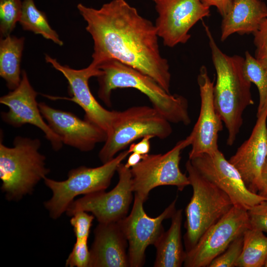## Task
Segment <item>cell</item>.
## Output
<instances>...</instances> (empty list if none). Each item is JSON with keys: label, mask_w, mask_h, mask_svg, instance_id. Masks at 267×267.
<instances>
[{"label": "cell", "mask_w": 267, "mask_h": 267, "mask_svg": "<svg viewBox=\"0 0 267 267\" xmlns=\"http://www.w3.org/2000/svg\"><path fill=\"white\" fill-rule=\"evenodd\" d=\"M93 42L91 64L115 59L146 74L170 92L171 74L161 54L155 24L126 0H112L100 8L77 5Z\"/></svg>", "instance_id": "obj_1"}, {"label": "cell", "mask_w": 267, "mask_h": 267, "mask_svg": "<svg viewBox=\"0 0 267 267\" xmlns=\"http://www.w3.org/2000/svg\"><path fill=\"white\" fill-rule=\"evenodd\" d=\"M203 25L216 72L214 87L215 105L227 130L226 143L231 146L242 125L244 111L254 104L251 92L252 83L244 74V57L223 53L217 44L209 27L204 22Z\"/></svg>", "instance_id": "obj_2"}, {"label": "cell", "mask_w": 267, "mask_h": 267, "mask_svg": "<svg viewBox=\"0 0 267 267\" xmlns=\"http://www.w3.org/2000/svg\"><path fill=\"white\" fill-rule=\"evenodd\" d=\"M102 71L97 77L98 97L107 106L112 105L113 90L133 88L145 95L157 110L170 123L188 125L191 123L188 103L184 96L166 91L155 80L121 62L110 59L100 64Z\"/></svg>", "instance_id": "obj_3"}, {"label": "cell", "mask_w": 267, "mask_h": 267, "mask_svg": "<svg viewBox=\"0 0 267 267\" xmlns=\"http://www.w3.org/2000/svg\"><path fill=\"white\" fill-rule=\"evenodd\" d=\"M2 141L1 138V190L8 200L18 201L32 193L50 170L45 167V157L39 151V139L17 136L12 147L5 146Z\"/></svg>", "instance_id": "obj_4"}, {"label": "cell", "mask_w": 267, "mask_h": 267, "mask_svg": "<svg viewBox=\"0 0 267 267\" xmlns=\"http://www.w3.org/2000/svg\"><path fill=\"white\" fill-rule=\"evenodd\" d=\"M192 195L185 208V251L191 250L202 235L233 206L222 190L207 179L188 160L185 164Z\"/></svg>", "instance_id": "obj_5"}, {"label": "cell", "mask_w": 267, "mask_h": 267, "mask_svg": "<svg viewBox=\"0 0 267 267\" xmlns=\"http://www.w3.org/2000/svg\"><path fill=\"white\" fill-rule=\"evenodd\" d=\"M124 150L102 165L89 168L82 166L69 171L65 180L57 181L46 177L44 181L52 191L51 198L44 206L53 219L59 218L80 195L103 191L109 186L119 165L129 155Z\"/></svg>", "instance_id": "obj_6"}, {"label": "cell", "mask_w": 267, "mask_h": 267, "mask_svg": "<svg viewBox=\"0 0 267 267\" xmlns=\"http://www.w3.org/2000/svg\"><path fill=\"white\" fill-rule=\"evenodd\" d=\"M170 122L153 107L135 106L118 111L111 130L98 153L102 164L136 139L151 135L160 139L172 133Z\"/></svg>", "instance_id": "obj_7"}, {"label": "cell", "mask_w": 267, "mask_h": 267, "mask_svg": "<svg viewBox=\"0 0 267 267\" xmlns=\"http://www.w3.org/2000/svg\"><path fill=\"white\" fill-rule=\"evenodd\" d=\"M190 145L187 136L165 153L143 155L141 160L130 169L134 193L145 202L150 191L156 187L172 185L182 191L190 185L188 176L180 170L179 162L182 150Z\"/></svg>", "instance_id": "obj_8"}, {"label": "cell", "mask_w": 267, "mask_h": 267, "mask_svg": "<svg viewBox=\"0 0 267 267\" xmlns=\"http://www.w3.org/2000/svg\"><path fill=\"white\" fill-rule=\"evenodd\" d=\"M250 228L247 210L233 206L186 252L185 267H207L237 237Z\"/></svg>", "instance_id": "obj_9"}, {"label": "cell", "mask_w": 267, "mask_h": 267, "mask_svg": "<svg viewBox=\"0 0 267 267\" xmlns=\"http://www.w3.org/2000/svg\"><path fill=\"white\" fill-rule=\"evenodd\" d=\"M177 197L158 216H148L143 208L145 202L134 194L133 206L130 214L118 222L128 243L130 267H141L145 262V251L154 245L164 232L163 221L171 218L176 209Z\"/></svg>", "instance_id": "obj_10"}, {"label": "cell", "mask_w": 267, "mask_h": 267, "mask_svg": "<svg viewBox=\"0 0 267 267\" xmlns=\"http://www.w3.org/2000/svg\"><path fill=\"white\" fill-rule=\"evenodd\" d=\"M158 16L155 26L165 46L185 44L189 31L200 20L210 15V7L200 0H152Z\"/></svg>", "instance_id": "obj_11"}, {"label": "cell", "mask_w": 267, "mask_h": 267, "mask_svg": "<svg viewBox=\"0 0 267 267\" xmlns=\"http://www.w3.org/2000/svg\"><path fill=\"white\" fill-rule=\"evenodd\" d=\"M45 60L57 71L61 72L68 83L70 97L44 96L52 99H66L80 106L85 112L84 119L97 125L108 135L110 133L118 111L109 110L102 106L91 93L89 85V80L101 75L102 71L91 63L86 68L74 69L67 65L60 64L56 59L47 54Z\"/></svg>", "instance_id": "obj_12"}, {"label": "cell", "mask_w": 267, "mask_h": 267, "mask_svg": "<svg viewBox=\"0 0 267 267\" xmlns=\"http://www.w3.org/2000/svg\"><path fill=\"white\" fill-rule=\"evenodd\" d=\"M119 181L109 192L105 190L85 195L74 200L66 213L72 217L78 211L90 212L98 223L118 222L128 213L133 201V185L131 169L121 163L117 170Z\"/></svg>", "instance_id": "obj_13"}, {"label": "cell", "mask_w": 267, "mask_h": 267, "mask_svg": "<svg viewBox=\"0 0 267 267\" xmlns=\"http://www.w3.org/2000/svg\"><path fill=\"white\" fill-rule=\"evenodd\" d=\"M189 160L201 175L227 195L233 206L248 210L267 200L248 189L238 170L219 149Z\"/></svg>", "instance_id": "obj_14"}, {"label": "cell", "mask_w": 267, "mask_h": 267, "mask_svg": "<svg viewBox=\"0 0 267 267\" xmlns=\"http://www.w3.org/2000/svg\"><path fill=\"white\" fill-rule=\"evenodd\" d=\"M37 95L38 92L29 82L26 72L23 70L19 86L0 98V103L8 108L7 111L1 112V119L15 128L28 124L37 127L44 133L52 149L58 151L63 143L43 117L36 100Z\"/></svg>", "instance_id": "obj_15"}, {"label": "cell", "mask_w": 267, "mask_h": 267, "mask_svg": "<svg viewBox=\"0 0 267 267\" xmlns=\"http://www.w3.org/2000/svg\"><path fill=\"white\" fill-rule=\"evenodd\" d=\"M197 83L201 104L197 121L188 136L191 139V146L189 160L218 150V135L223 128V122L215 105L214 83L211 81L204 65L200 68Z\"/></svg>", "instance_id": "obj_16"}, {"label": "cell", "mask_w": 267, "mask_h": 267, "mask_svg": "<svg viewBox=\"0 0 267 267\" xmlns=\"http://www.w3.org/2000/svg\"><path fill=\"white\" fill-rule=\"evenodd\" d=\"M39 106L43 117L63 144L88 152L97 143L106 141L107 134L94 124L70 112L52 108L44 102H39Z\"/></svg>", "instance_id": "obj_17"}, {"label": "cell", "mask_w": 267, "mask_h": 267, "mask_svg": "<svg viewBox=\"0 0 267 267\" xmlns=\"http://www.w3.org/2000/svg\"><path fill=\"white\" fill-rule=\"evenodd\" d=\"M249 137L229 160L251 192L257 193L263 168L267 158V110L257 117Z\"/></svg>", "instance_id": "obj_18"}, {"label": "cell", "mask_w": 267, "mask_h": 267, "mask_svg": "<svg viewBox=\"0 0 267 267\" xmlns=\"http://www.w3.org/2000/svg\"><path fill=\"white\" fill-rule=\"evenodd\" d=\"M89 267H128V243L119 222L99 223L94 230Z\"/></svg>", "instance_id": "obj_19"}, {"label": "cell", "mask_w": 267, "mask_h": 267, "mask_svg": "<svg viewBox=\"0 0 267 267\" xmlns=\"http://www.w3.org/2000/svg\"><path fill=\"white\" fill-rule=\"evenodd\" d=\"M267 18V5L262 0H232L229 11L222 17L221 41L235 33L253 35Z\"/></svg>", "instance_id": "obj_20"}, {"label": "cell", "mask_w": 267, "mask_h": 267, "mask_svg": "<svg viewBox=\"0 0 267 267\" xmlns=\"http://www.w3.org/2000/svg\"><path fill=\"white\" fill-rule=\"evenodd\" d=\"M182 210H176L171 217L169 229L164 231L154 245L156 249L155 267H180L186 252L181 239Z\"/></svg>", "instance_id": "obj_21"}, {"label": "cell", "mask_w": 267, "mask_h": 267, "mask_svg": "<svg viewBox=\"0 0 267 267\" xmlns=\"http://www.w3.org/2000/svg\"><path fill=\"white\" fill-rule=\"evenodd\" d=\"M24 44V37L8 35L0 39V76L10 90L16 89L21 80L20 63Z\"/></svg>", "instance_id": "obj_22"}, {"label": "cell", "mask_w": 267, "mask_h": 267, "mask_svg": "<svg viewBox=\"0 0 267 267\" xmlns=\"http://www.w3.org/2000/svg\"><path fill=\"white\" fill-rule=\"evenodd\" d=\"M267 259V236L264 232L249 228L243 234L241 254L235 267H264Z\"/></svg>", "instance_id": "obj_23"}, {"label": "cell", "mask_w": 267, "mask_h": 267, "mask_svg": "<svg viewBox=\"0 0 267 267\" xmlns=\"http://www.w3.org/2000/svg\"><path fill=\"white\" fill-rule=\"evenodd\" d=\"M19 23L24 30L42 35L56 44L62 46L63 42L48 23L45 14L36 6L34 0H24Z\"/></svg>", "instance_id": "obj_24"}, {"label": "cell", "mask_w": 267, "mask_h": 267, "mask_svg": "<svg viewBox=\"0 0 267 267\" xmlns=\"http://www.w3.org/2000/svg\"><path fill=\"white\" fill-rule=\"evenodd\" d=\"M244 72L247 79L255 85L259 91L257 117L267 110V70L249 51H246L244 57Z\"/></svg>", "instance_id": "obj_25"}, {"label": "cell", "mask_w": 267, "mask_h": 267, "mask_svg": "<svg viewBox=\"0 0 267 267\" xmlns=\"http://www.w3.org/2000/svg\"><path fill=\"white\" fill-rule=\"evenodd\" d=\"M21 0H0V32L2 38L10 35L19 22L22 12Z\"/></svg>", "instance_id": "obj_26"}, {"label": "cell", "mask_w": 267, "mask_h": 267, "mask_svg": "<svg viewBox=\"0 0 267 267\" xmlns=\"http://www.w3.org/2000/svg\"><path fill=\"white\" fill-rule=\"evenodd\" d=\"M243 234L234 240L228 247L214 259L208 267H235L243 248Z\"/></svg>", "instance_id": "obj_27"}, {"label": "cell", "mask_w": 267, "mask_h": 267, "mask_svg": "<svg viewBox=\"0 0 267 267\" xmlns=\"http://www.w3.org/2000/svg\"><path fill=\"white\" fill-rule=\"evenodd\" d=\"M90 260V253L88 246V239H76L65 265L70 267H89Z\"/></svg>", "instance_id": "obj_28"}, {"label": "cell", "mask_w": 267, "mask_h": 267, "mask_svg": "<svg viewBox=\"0 0 267 267\" xmlns=\"http://www.w3.org/2000/svg\"><path fill=\"white\" fill-rule=\"evenodd\" d=\"M94 218L92 214H89L87 212L84 211H78L73 214L70 220V223L76 239H88Z\"/></svg>", "instance_id": "obj_29"}, {"label": "cell", "mask_w": 267, "mask_h": 267, "mask_svg": "<svg viewBox=\"0 0 267 267\" xmlns=\"http://www.w3.org/2000/svg\"><path fill=\"white\" fill-rule=\"evenodd\" d=\"M255 58L267 70V18L253 34Z\"/></svg>", "instance_id": "obj_30"}, {"label": "cell", "mask_w": 267, "mask_h": 267, "mask_svg": "<svg viewBox=\"0 0 267 267\" xmlns=\"http://www.w3.org/2000/svg\"><path fill=\"white\" fill-rule=\"evenodd\" d=\"M250 228L267 233V200L247 210Z\"/></svg>", "instance_id": "obj_31"}, {"label": "cell", "mask_w": 267, "mask_h": 267, "mask_svg": "<svg viewBox=\"0 0 267 267\" xmlns=\"http://www.w3.org/2000/svg\"><path fill=\"white\" fill-rule=\"evenodd\" d=\"M153 137H154L148 135L142 138L139 142L136 143H132L128 149L129 153H136L141 155L149 154L150 149V140Z\"/></svg>", "instance_id": "obj_32"}, {"label": "cell", "mask_w": 267, "mask_h": 267, "mask_svg": "<svg viewBox=\"0 0 267 267\" xmlns=\"http://www.w3.org/2000/svg\"><path fill=\"white\" fill-rule=\"evenodd\" d=\"M206 6L215 7L220 14L224 16L229 11L232 0H200Z\"/></svg>", "instance_id": "obj_33"}, {"label": "cell", "mask_w": 267, "mask_h": 267, "mask_svg": "<svg viewBox=\"0 0 267 267\" xmlns=\"http://www.w3.org/2000/svg\"><path fill=\"white\" fill-rule=\"evenodd\" d=\"M257 194L267 199V158L262 170L260 186Z\"/></svg>", "instance_id": "obj_34"}, {"label": "cell", "mask_w": 267, "mask_h": 267, "mask_svg": "<svg viewBox=\"0 0 267 267\" xmlns=\"http://www.w3.org/2000/svg\"><path fill=\"white\" fill-rule=\"evenodd\" d=\"M142 157L143 155L138 153H132L129 156L125 166L127 168L131 169L136 165L141 160Z\"/></svg>", "instance_id": "obj_35"}, {"label": "cell", "mask_w": 267, "mask_h": 267, "mask_svg": "<svg viewBox=\"0 0 267 267\" xmlns=\"http://www.w3.org/2000/svg\"><path fill=\"white\" fill-rule=\"evenodd\" d=\"M264 267H267V260H266V262H265Z\"/></svg>", "instance_id": "obj_36"}]
</instances>
